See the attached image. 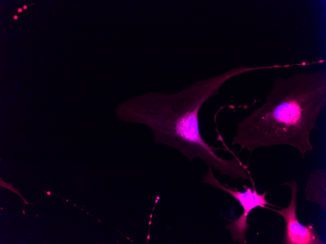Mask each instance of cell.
<instances>
[{
	"label": "cell",
	"instance_id": "6da1fadb",
	"mask_svg": "<svg viewBox=\"0 0 326 244\" xmlns=\"http://www.w3.org/2000/svg\"><path fill=\"white\" fill-rule=\"evenodd\" d=\"M246 72L244 67L197 81L175 94L150 93L136 99V110L121 116L151 128L157 143L175 148L191 162L201 159L222 176L249 180L248 167L237 156L231 159L219 157L215 150L226 149L208 144L200 131L199 112L204 102L217 95L230 78Z\"/></svg>",
	"mask_w": 326,
	"mask_h": 244
},
{
	"label": "cell",
	"instance_id": "7a4b0ae2",
	"mask_svg": "<svg viewBox=\"0 0 326 244\" xmlns=\"http://www.w3.org/2000/svg\"><path fill=\"white\" fill-rule=\"evenodd\" d=\"M326 104L325 71L277 76L264 103L237 123L231 145L250 154L259 148L287 145L304 158L314 149L310 135Z\"/></svg>",
	"mask_w": 326,
	"mask_h": 244
},
{
	"label": "cell",
	"instance_id": "3957f363",
	"mask_svg": "<svg viewBox=\"0 0 326 244\" xmlns=\"http://www.w3.org/2000/svg\"><path fill=\"white\" fill-rule=\"evenodd\" d=\"M249 180L252 183L253 189L246 187V190L242 192L236 188H226L215 177L212 168L210 166L208 167L207 171L202 180L203 183L207 184L215 188L221 189L228 193L234 199L237 200L243 207L244 212L240 217L236 220L230 221L225 226V228L229 231L235 243L244 244L246 243V233L249 226V224L247 223V219L252 210L258 206L271 209L266 205L277 206L269 203L265 199L268 190L259 194L256 189L255 182L251 175L250 176Z\"/></svg>",
	"mask_w": 326,
	"mask_h": 244
},
{
	"label": "cell",
	"instance_id": "277c9868",
	"mask_svg": "<svg viewBox=\"0 0 326 244\" xmlns=\"http://www.w3.org/2000/svg\"><path fill=\"white\" fill-rule=\"evenodd\" d=\"M282 185L287 186L291 190V198L289 205L279 210H271L281 215L285 222L282 244H325L320 238L314 224L302 225L297 217L296 198L298 184L296 181H287Z\"/></svg>",
	"mask_w": 326,
	"mask_h": 244
},
{
	"label": "cell",
	"instance_id": "5b68a950",
	"mask_svg": "<svg viewBox=\"0 0 326 244\" xmlns=\"http://www.w3.org/2000/svg\"><path fill=\"white\" fill-rule=\"evenodd\" d=\"M306 201L317 204L326 211V171L318 169L312 171L307 181L305 190Z\"/></svg>",
	"mask_w": 326,
	"mask_h": 244
},
{
	"label": "cell",
	"instance_id": "8992f818",
	"mask_svg": "<svg viewBox=\"0 0 326 244\" xmlns=\"http://www.w3.org/2000/svg\"><path fill=\"white\" fill-rule=\"evenodd\" d=\"M0 186L10 190L11 191H12L13 192L17 194L19 196H20L24 201L23 206H24L25 204L36 205V204L28 203L23 198V197L21 195L20 192L19 191V189L18 188H15L13 187V184H8V183L4 182L2 180L1 178H0Z\"/></svg>",
	"mask_w": 326,
	"mask_h": 244
},
{
	"label": "cell",
	"instance_id": "52a82bcc",
	"mask_svg": "<svg viewBox=\"0 0 326 244\" xmlns=\"http://www.w3.org/2000/svg\"><path fill=\"white\" fill-rule=\"evenodd\" d=\"M22 11V9L21 8H20L18 9V12H21Z\"/></svg>",
	"mask_w": 326,
	"mask_h": 244
},
{
	"label": "cell",
	"instance_id": "ba28073f",
	"mask_svg": "<svg viewBox=\"0 0 326 244\" xmlns=\"http://www.w3.org/2000/svg\"><path fill=\"white\" fill-rule=\"evenodd\" d=\"M14 19H17V16H14Z\"/></svg>",
	"mask_w": 326,
	"mask_h": 244
},
{
	"label": "cell",
	"instance_id": "9c48e42d",
	"mask_svg": "<svg viewBox=\"0 0 326 244\" xmlns=\"http://www.w3.org/2000/svg\"><path fill=\"white\" fill-rule=\"evenodd\" d=\"M26 8H27V6H26L25 5V6H23V8H24V9H26Z\"/></svg>",
	"mask_w": 326,
	"mask_h": 244
}]
</instances>
